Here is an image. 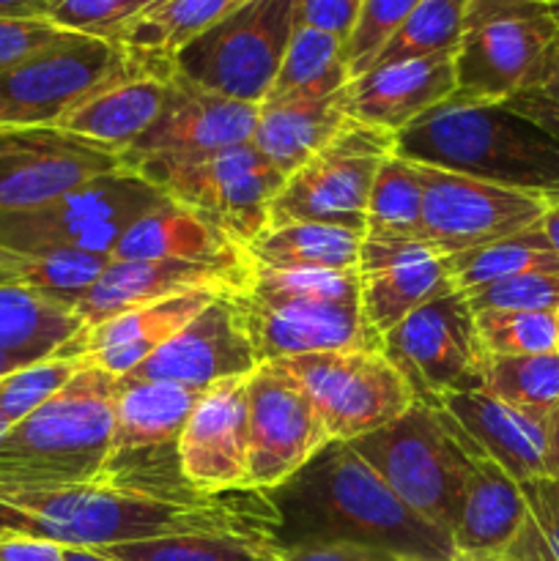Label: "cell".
Listing matches in <instances>:
<instances>
[{"mask_svg":"<svg viewBox=\"0 0 559 561\" xmlns=\"http://www.w3.org/2000/svg\"><path fill=\"white\" fill-rule=\"evenodd\" d=\"M285 362L316 403L329 442L349 444L381 431L414 405V394L381 348L321 351Z\"/></svg>","mask_w":559,"mask_h":561,"instance_id":"cell-14","label":"cell"},{"mask_svg":"<svg viewBox=\"0 0 559 561\" xmlns=\"http://www.w3.org/2000/svg\"><path fill=\"white\" fill-rule=\"evenodd\" d=\"M250 409V477L252 491H277L329 447L316 403L285 359L263 362L247 378Z\"/></svg>","mask_w":559,"mask_h":561,"instance_id":"cell-15","label":"cell"},{"mask_svg":"<svg viewBox=\"0 0 559 561\" xmlns=\"http://www.w3.org/2000/svg\"><path fill=\"white\" fill-rule=\"evenodd\" d=\"M540 228H543V233H546V239L551 241L554 252L559 255V203H557V206L548 208V214L543 217Z\"/></svg>","mask_w":559,"mask_h":561,"instance_id":"cell-55","label":"cell"},{"mask_svg":"<svg viewBox=\"0 0 559 561\" xmlns=\"http://www.w3.org/2000/svg\"><path fill=\"white\" fill-rule=\"evenodd\" d=\"M280 561H411L398 553L378 551L367 546H351V542H316V546L283 548Z\"/></svg>","mask_w":559,"mask_h":561,"instance_id":"cell-50","label":"cell"},{"mask_svg":"<svg viewBox=\"0 0 559 561\" xmlns=\"http://www.w3.org/2000/svg\"><path fill=\"white\" fill-rule=\"evenodd\" d=\"M392 153L395 131L349 118L310 162L285 179L269 206L266 228L312 222L365 236L367 197L378 168Z\"/></svg>","mask_w":559,"mask_h":561,"instance_id":"cell-11","label":"cell"},{"mask_svg":"<svg viewBox=\"0 0 559 561\" xmlns=\"http://www.w3.org/2000/svg\"><path fill=\"white\" fill-rule=\"evenodd\" d=\"M219 294L223 290H190V294L126 310L96 327H85L71 354L88 356L93 365L113 376H126L137 365H142L153 351L162 348L170 337H175Z\"/></svg>","mask_w":559,"mask_h":561,"instance_id":"cell-25","label":"cell"},{"mask_svg":"<svg viewBox=\"0 0 559 561\" xmlns=\"http://www.w3.org/2000/svg\"><path fill=\"white\" fill-rule=\"evenodd\" d=\"M349 82L351 71L343 38L296 25L266 99H323L340 93Z\"/></svg>","mask_w":559,"mask_h":561,"instance_id":"cell-34","label":"cell"},{"mask_svg":"<svg viewBox=\"0 0 559 561\" xmlns=\"http://www.w3.org/2000/svg\"><path fill=\"white\" fill-rule=\"evenodd\" d=\"M294 27V0H239L179 49L170 69L206 91L258 107L277 80Z\"/></svg>","mask_w":559,"mask_h":561,"instance_id":"cell-10","label":"cell"},{"mask_svg":"<svg viewBox=\"0 0 559 561\" xmlns=\"http://www.w3.org/2000/svg\"><path fill=\"white\" fill-rule=\"evenodd\" d=\"M482 389L526 414L546 416L559 400V351L526 356L488 354Z\"/></svg>","mask_w":559,"mask_h":561,"instance_id":"cell-38","label":"cell"},{"mask_svg":"<svg viewBox=\"0 0 559 561\" xmlns=\"http://www.w3.org/2000/svg\"><path fill=\"white\" fill-rule=\"evenodd\" d=\"M27 266H31V257L20 255V252L5 250V247H0V285L25 283Z\"/></svg>","mask_w":559,"mask_h":561,"instance_id":"cell-52","label":"cell"},{"mask_svg":"<svg viewBox=\"0 0 559 561\" xmlns=\"http://www.w3.org/2000/svg\"><path fill=\"white\" fill-rule=\"evenodd\" d=\"M559 44V3L469 0L458 49L455 93L464 104H504L535 85Z\"/></svg>","mask_w":559,"mask_h":561,"instance_id":"cell-6","label":"cell"},{"mask_svg":"<svg viewBox=\"0 0 559 561\" xmlns=\"http://www.w3.org/2000/svg\"><path fill=\"white\" fill-rule=\"evenodd\" d=\"M85 321L71 305L25 283L0 285V351L20 365L75 356Z\"/></svg>","mask_w":559,"mask_h":561,"instance_id":"cell-30","label":"cell"},{"mask_svg":"<svg viewBox=\"0 0 559 561\" xmlns=\"http://www.w3.org/2000/svg\"><path fill=\"white\" fill-rule=\"evenodd\" d=\"M557 337H559V310H557ZM557 351H559V343H557Z\"/></svg>","mask_w":559,"mask_h":561,"instance_id":"cell-59","label":"cell"},{"mask_svg":"<svg viewBox=\"0 0 559 561\" xmlns=\"http://www.w3.org/2000/svg\"><path fill=\"white\" fill-rule=\"evenodd\" d=\"M115 561H277L280 546L269 535L206 531L102 548Z\"/></svg>","mask_w":559,"mask_h":561,"instance_id":"cell-36","label":"cell"},{"mask_svg":"<svg viewBox=\"0 0 559 561\" xmlns=\"http://www.w3.org/2000/svg\"><path fill=\"white\" fill-rule=\"evenodd\" d=\"M27 16L47 20V0H0V20H27Z\"/></svg>","mask_w":559,"mask_h":561,"instance_id":"cell-53","label":"cell"},{"mask_svg":"<svg viewBox=\"0 0 559 561\" xmlns=\"http://www.w3.org/2000/svg\"><path fill=\"white\" fill-rule=\"evenodd\" d=\"M236 305L261 365L321 351L381 348L362 310L356 268L274 272L252 263V277L236 294Z\"/></svg>","mask_w":559,"mask_h":561,"instance_id":"cell-5","label":"cell"},{"mask_svg":"<svg viewBox=\"0 0 559 561\" xmlns=\"http://www.w3.org/2000/svg\"><path fill=\"white\" fill-rule=\"evenodd\" d=\"M11 427H14V422H11L9 416H5V414H0V442H3V438L9 436Z\"/></svg>","mask_w":559,"mask_h":561,"instance_id":"cell-58","label":"cell"},{"mask_svg":"<svg viewBox=\"0 0 559 561\" xmlns=\"http://www.w3.org/2000/svg\"><path fill=\"white\" fill-rule=\"evenodd\" d=\"M349 121L343 91L323 99H266L258 104L252 146L288 179Z\"/></svg>","mask_w":559,"mask_h":561,"instance_id":"cell-29","label":"cell"},{"mask_svg":"<svg viewBox=\"0 0 559 561\" xmlns=\"http://www.w3.org/2000/svg\"><path fill=\"white\" fill-rule=\"evenodd\" d=\"M247 378H228L197 400L179 438L181 477L195 493L247 488L250 477V409Z\"/></svg>","mask_w":559,"mask_h":561,"instance_id":"cell-19","label":"cell"},{"mask_svg":"<svg viewBox=\"0 0 559 561\" xmlns=\"http://www.w3.org/2000/svg\"><path fill=\"white\" fill-rule=\"evenodd\" d=\"M422 181V230L425 244L444 257L515 233L543 222L551 203L529 192L507 190L449 170L417 164Z\"/></svg>","mask_w":559,"mask_h":561,"instance_id":"cell-16","label":"cell"},{"mask_svg":"<svg viewBox=\"0 0 559 561\" xmlns=\"http://www.w3.org/2000/svg\"><path fill=\"white\" fill-rule=\"evenodd\" d=\"M524 520L502 561H559V474L518 482Z\"/></svg>","mask_w":559,"mask_h":561,"instance_id":"cell-40","label":"cell"},{"mask_svg":"<svg viewBox=\"0 0 559 561\" xmlns=\"http://www.w3.org/2000/svg\"><path fill=\"white\" fill-rule=\"evenodd\" d=\"M395 153L559 203V140L507 104L447 99L395 135Z\"/></svg>","mask_w":559,"mask_h":561,"instance_id":"cell-3","label":"cell"},{"mask_svg":"<svg viewBox=\"0 0 559 561\" xmlns=\"http://www.w3.org/2000/svg\"><path fill=\"white\" fill-rule=\"evenodd\" d=\"M480 343L493 356H526L557 351V312L480 310L475 312Z\"/></svg>","mask_w":559,"mask_h":561,"instance_id":"cell-41","label":"cell"},{"mask_svg":"<svg viewBox=\"0 0 559 561\" xmlns=\"http://www.w3.org/2000/svg\"><path fill=\"white\" fill-rule=\"evenodd\" d=\"M471 312L480 310H559V268H532L460 294Z\"/></svg>","mask_w":559,"mask_h":561,"instance_id":"cell-44","label":"cell"},{"mask_svg":"<svg viewBox=\"0 0 559 561\" xmlns=\"http://www.w3.org/2000/svg\"><path fill=\"white\" fill-rule=\"evenodd\" d=\"M381 351L406 381L414 403L436 409L449 394L480 392L488 351L464 296H442L411 312L381 337Z\"/></svg>","mask_w":559,"mask_h":561,"instance_id":"cell-12","label":"cell"},{"mask_svg":"<svg viewBox=\"0 0 559 561\" xmlns=\"http://www.w3.org/2000/svg\"><path fill=\"white\" fill-rule=\"evenodd\" d=\"M436 409L447 411L471 442L491 455L515 482L535 480L546 471V416L526 414L502 403L486 389L466 394H449Z\"/></svg>","mask_w":559,"mask_h":561,"instance_id":"cell-28","label":"cell"},{"mask_svg":"<svg viewBox=\"0 0 559 561\" xmlns=\"http://www.w3.org/2000/svg\"><path fill=\"white\" fill-rule=\"evenodd\" d=\"M455 93L453 55L373 66L343 88L345 115L398 135Z\"/></svg>","mask_w":559,"mask_h":561,"instance_id":"cell-24","label":"cell"},{"mask_svg":"<svg viewBox=\"0 0 559 561\" xmlns=\"http://www.w3.org/2000/svg\"><path fill=\"white\" fill-rule=\"evenodd\" d=\"M126 170L206 217L241 247L266 230L269 206L285 184V175L252 142L192 157L140 159Z\"/></svg>","mask_w":559,"mask_h":561,"instance_id":"cell-8","label":"cell"},{"mask_svg":"<svg viewBox=\"0 0 559 561\" xmlns=\"http://www.w3.org/2000/svg\"><path fill=\"white\" fill-rule=\"evenodd\" d=\"M469 0H420L373 66L455 55Z\"/></svg>","mask_w":559,"mask_h":561,"instance_id":"cell-39","label":"cell"},{"mask_svg":"<svg viewBox=\"0 0 559 561\" xmlns=\"http://www.w3.org/2000/svg\"><path fill=\"white\" fill-rule=\"evenodd\" d=\"M280 513L266 491L170 499L118 482L71 488H0V531L42 537L60 548L102 551L126 542L206 531L274 537Z\"/></svg>","mask_w":559,"mask_h":561,"instance_id":"cell-1","label":"cell"},{"mask_svg":"<svg viewBox=\"0 0 559 561\" xmlns=\"http://www.w3.org/2000/svg\"><path fill=\"white\" fill-rule=\"evenodd\" d=\"M20 367H25V365H20V362L11 359L9 354H3V351H0V376H5V373L20 370Z\"/></svg>","mask_w":559,"mask_h":561,"instance_id":"cell-57","label":"cell"},{"mask_svg":"<svg viewBox=\"0 0 559 561\" xmlns=\"http://www.w3.org/2000/svg\"><path fill=\"white\" fill-rule=\"evenodd\" d=\"M0 561H66L64 548L42 537L0 531Z\"/></svg>","mask_w":559,"mask_h":561,"instance_id":"cell-51","label":"cell"},{"mask_svg":"<svg viewBox=\"0 0 559 561\" xmlns=\"http://www.w3.org/2000/svg\"><path fill=\"white\" fill-rule=\"evenodd\" d=\"M436 411L466 458L464 507L453 531L455 561L499 559L518 535L524 520L521 485L491 455L471 442L469 433L447 411Z\"/></svg>","mask_w":559,"mask_h":561,"instance_id":"cell-23","label":"cell"},{"mask_svg":"<svg viewBox=\"0 0 559 561\" xmlns=\"http://www.w3.org/2000/svg\"><path fill=\"white\" fill-rule=\"evenodd\" d=\"M258 107L206 91L170 69L168 93L157 121L124 153V162L151 157H192L252 142Z\"/></svg>","mask_w":559,"mask_h":561,"instance_id":"cell-21","label":"cell"},{"mask_svg":"<svg viewBox=\"0 0 559 561\" xmlns=\"http://www.w3.org/2000/svg\"><path fill=\"white\" fill-rule=\"evenodd\" d=\"M168 77L170 69L137 60L129 71L69 110L55 126L126 153L157 121L168 93Z\"/></svg>","mask_w":559,"mask_h":561,"instance_id":"cell-27","label":"cell"},{"mask_svg":"<svg viewBox=\"0 0 559 561\" xmlns=\"http://www.w3.org/2000/svg\"><path fill=\"white\" fill-rule=\"evenodd\" d=\"M482 561H502V559H482Z\"/></svg>","mask_w":559,"mask_h":561,"instance_id":"cell-61","label":"cell"},{"mask_svg":"<svg viewBox=\"0 0 559 561\" xmlns=\"http://www.w3.org/2000/svg\"><path fill=\"white\" fill-rule=\"evenodd\" d=\"M85 362L88 356H53V359L33 362V365L0 376V414H5L16 425L38 405L47 403L53 394H58L82 370Z\"/></svg>","mask_w":559,"mask_h":561,"instance_id":"cell-42","label":"cell"},{"mask_svg":"<svg viewBox=\"0 0 559 561\" xmlns=\"http://www.w3.org/2000/svg\"><path fill=\"white\" fill-rule=\"evenodd\" d=\"M27 257H31V266H27L25 285L38 288L42 294L53 296V299L71 307L91 290V285L102 277V272L110 266V261H113L110 255H91V252L75 250H60L47 252V255Z\"/></svg>","mask_w":559,"mask_h":561,"instance_id":"cell-43","label":"cell"},{"mask_svg":"<svg viewBox=\"0 0 559 561\" xmlns=\"http://www.w3.org/2000/svg\"><path fill=\"white\" fill-rule=\"evenodd\" d=\"M146 3H148V5H151V3H157V0H146Z\"/></svg>","mask_w":559,"mask_h":561,"instance_id":"cell-60","label":"cell"},{"mask_svg":"<svg viewBox=\"0 0 559 561\" xmlns=\"http://www.w3.org/2000/svg\"><path fill=\"white\" fill-rule=\"evenodd\" d=\"M201 394V389L181 387L173 381H142V378L121 376L115 389L110 466L146 453L159 458H179L181 431Z\"/></svg>","mask_w":559,"mask_h":561,"instance_id":"cell-26","label":"cell"},{"mask_svg":"<svg viewBox=\"0 0 559 561\" xmlns=\"http://www.w3.org/2000/svg\"><path fill=\"white\" fill-rule=\"evenodd\" d=\"M447 263L453 288L458 294H466L471 288L497 283V279L513 277L521 272H532V268H559V255L554 252L551 241L546 239L540 225H535V228L510 236V239L491 241V244L449 255Z\"/></svg>","mask_w":559,"mask_h":561,"instance_id":"cell-37","label":"cell"},{"mask_svg":"<svg viewBox=\"0 0 559 561\" xmlns=\"http://www.w3.org/2000/svg\"><path fill=\"white\" fill-rule=\"evenodd\" d=\"M69 36V31L53 25L44 16H27V20H0V75L22 60L33 58L42 49L53 47L60 38Z\"/></svg>","mask_w":559,"mask_h":561,"instance_id":"cell-47","label":"cell"},{"mask_svg":"<svg viewBox=\"0 0 559 561\" xmlns=\"http://www.w3.org/2000/svg\"><path fill=\"white\" fill-rule=\"evenodd\" d=\"M250 277L252 261L247 252L225 261H110L75 310L85 327H96L126 310L190 290L241 294Z\"/></svg>","mask_w":559,"mask_h":561,"instance_id":"cell-20","label":"cell"},{"mask_svg":"<svg viewBox=\"0 0 559 561\" xmlns=\"http://www.w3.org/2000/svg\"><path fill=\"white\" fill-rule=\"evenodd\" d=\"M164 201L135 170H121L44 206L0 211V247L20 255L60 250L113 255L121 236Z\"/></svg>","mask_w":559,"mask_h":561,"instance_id":"cell-9","label":"cell"},{"mask_svg":"<svg viewBox=\"0 0 559 561\" xmlns=\"http://www.w3.org/2000/svg\"><path fill=\"white\" fill-rule=\"evenodd\" d=\"M66 561H115L104 557L102 551H93V548H64Z\"/></svg>","mask_w":559,"mask_h":561,"instance_id":"cell-56","label":"cell"},{"mask_svg":"<svg viewBox=\"0 0 559 561\" xmlns=\"http://www.w3.org/2000/svg\"><path fill=\"white\" fill-rule=\"evenodd\" d=\"M349 447L411 513L453 540L464 507L466 458L436 409L414 403L403 416L354 438Z\"/></svg>","mask_w":559,"mask_h":561,"instance_id":"cell-7","label":"cell"},{"mask_svg":"<svg viewBox=\"0 0 559 561\" xmlns=\"http://www.w3.org/2000/svg\"><path fill=\"white\" fill-rule=\"evenodd\" d=\"M356 274L362 310L378 337L420 307L455 294L447 257L425 241L362 239Z\"/></svg>","mask_w":559,"mask_h":561,"instance_id":"cell-22","label":"cell"},{"mask_svg":"<svg viewBox=\"0 0 559 561\" xmlns=\"http://www.w3.org/2000/svg\"><path fill=\"white\" fill-rule=\"evenodd\" d=\"M244 247L175 201L159 203L118 239L113 261H225Z\"/></svg>","mask_w":559,"mask_h":561,"instance_id":"cell-31","label":"cell"},{"mask_svg":"<svg viewBox=\"0 0 559 561\" xmlns=\"http://www.w3.org/2000/svg\"><path fill=\"white\" fill-rule=\"evenodd\" d=\"M269 496L280 513V551L351 542L411 561H455L453 540L411 513L349 444L332 442Z\"/></svg>","mask_w":559,"mask_h":561,"instance_id":"cell-2","label":"cell"},{"mask_svg":"<svg viewBox=\"0 0 559 561\" xmlns=\"http://www.w3.org/2000/svg\"><path fill=\"white\" fill-rule=\"evenodd\" d=\"M546 433H548L546 471L548 474H559V400H557V405L551 409V414H548Z\"/></svg>","mask_w":559,"mask_h":561,"instance_id":"cell-54","label":"cell"},{"mask_svg":"<svg viewBox=\"0 0 559 561\" xmlns=\"http://www.w3.org/2000/svg\"><path fill=\"white\" fill-rule=\"evenodd\" d=\"M362 239L349 228L294 222L261 230L244 252L255 266L274 272H345L360 263Z\"/></svg>","mask_w":559,"mask_h":561,"instance_id":"cell-32","label":"cell"},{"mask_svg":"<svg viewBox=\"0 0 559 561\" xmlns=\"http://www.w3.org/2000/svg\"><path fill=\"white\" fill-rule=\"evenodd\" d=\"M146 5V0H47V20L69 33L115 42L121 27Z\"/></svg>","mask_w":559,"mask_h":561,"instance_id":"cell-46","label":"cell"},{"mask_svg":"<svg viewBox=\"0 0 559 561\" xmlns=\"http://www.w3.org/2000/svg\"><path fill=\"white\" fill-rule=\"evenodd\" d=\"M126 170L124 153L58 126L0 129V211L44 206L102 175Z\"/></svg>","mask_w":559,"mask_h":561,"instance_id":"cell-17","label":"cell"},{"mask_svg":"<svg viewBox=\"0 0 559 561\" xmlns=\"http://www.w3.org/2000/svg\"><path fill=\"white\" fill-rule=\"evenodd\" d=\"M362 0H294V22L338 38H349L360 16Z\"/></svg>","mask_w":559,"mask_h":561,"instance_id":"cell-49","label":"cell"},{"mask_svg":"<svg viewBox=\"0 0 559 561\" xmlns=\"http://www.w3.org/2000/svg\"><path fill=\"white\" fill-rule=\"evenodd\" d=\"M135 64L118 42L69 33L0 75V129L55 126Z\"/></svg>","mask_w":559,"mask_h":561,"instance_id":"cell-13","label":"cell"},{"mask_svg":"<svg viewBox=\"0 0 559 561\" xmlns=\"http://www.w3.org/2000/svg\"><path fill=\"white\" fill-rule=\"evenodd\" d=\"M118 376L91 359L0 442V488H71L102 482L113 449Z\"/></svg>","mask_w":559,"mask_h":561,"instance_id":"cell-4","label":"cell"},{"mask_svg":"<svg viewBox=\"0 0 559 561\" xmlns=\"http://www.w3.org/2000/svg\"><path fill=\"white\" fill-rule=\"evenodd\" d=\"M236 3L239 0H157L126 22L115 42L142 64L170 69L175 53L228 14Z\"/></svg>","mask_w":559,"mask_h":561,"instance_id":"cell-33","label":"cell"},{"mask_svg":"<svg viewBox=\"0 0 559 561\" xmlns=\"http://www.w3.org/2000/svg\"><path fill=\"white\" fill-rule=\"evenodd\" d=\"M510 110H515L524 118L535 121L537 126H543L546 131H551L559 140V44L554 49L551 60H548L546 71H543L540 80L535 82L526 91L515 93L513 99H507Z\"/></svg>","mask_w":559,"mask_h":561,"instance_id":"cell-48","label":"cell"},{"mask_svg":"<svg viewBox=\"0 0 559 561\" xmlns=\"http://www.w3.org/2000/svg\"><path fill=\"white\" fill-rule=\"evenodd\" d=\"M551 3H559V0H551Z\"/></svg>","mask_w":559,"mask_h":561,"instance_id":"cell-62","label":"cell"},{"mask_svg":"<svg viewBox=\"0 0 559 561\" xmlns=\"http://www.w3.org/2000/svg\"><path fill=\"white\" fill-rule=\"evenodd\" d=\"M261 365L236 294H219L175 337L126 373L142 381H173L206 392L228 378L250 376Z\"/></svg>","mask_w":559,"mask_h":561,"instance_id":"cell-18","label":"cell"},{"mask_svg":"<svg viewBox=\"0 0 559 561\" xmlns=\"http://www.w3.org/2000/svg\"><path fill=\"white\" fill-rule=\"evenodd\" d=\"M420 0H362L354 31L345 38V60H349L351 80L373 69L381 49L392 42L395 33L414 11Z\"/></svg>","mask_w":559,"mask_h":561,"instance_id":"cell-45","label":"cell"},{"mask_svg":"<svg viewBox=\"0 0 559 561\" xmlns=\"http://www.w3.org/2000/svg\"><path fill=\"white\" fill-rule=\"evenodd\" d=\"M367 241H425L422 181L409 159L387 157L373 181L365 211Z\"/></svg>","mask_w":559,"mask_h":561,"instance_id":"cell-35","label":"cell"}]
</instances>
